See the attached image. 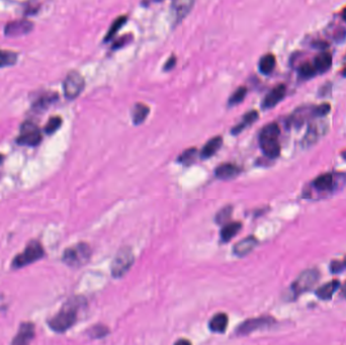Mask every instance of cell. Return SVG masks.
<instances>
[{"label": "cell", "instance_id": "1", "mask_svg": "<svg viewBox=\"0 0 346 345\" xmlns=\"http://www.w3.org/2000/svg\"><path fill=\"white\" fill-rule=\"evenodd\" d=\"M80 305L81 302L79 298H73V300H70L68 303H66L62 307L60 312L50 320L49 325L51 329L56 332L62 333L72 327L76 322L77 312L80 308Z\"/></svg>", "mask_w": 346, "mask_h": 345}, {"label": "cell", "instance_id": "22", "mask_svg": "<svg viewBox=\"0 0 346 345\" xmlns=\"http://www.w3.org/2000/svg\"><path fill=\"white\" fill-rule=\"evenodd\" d=\"M257 119H258V112L256 110H251V111L247 112L243 117L241 123H239L237 126H235L232 129V134L237 135V134L241 133L244 129H246L247 127L252 125Z\"/></svg>", "mask_w": 346, "mask_h": 345}, {"label": "cell", "instance_id": "4", "mask_svg": "<svg viewBox=\"0 0 346 345\" xmlns=\"http://www.w3.org/2000/svg\"><path fill=\"white\" fill-rule=\"evenodd\" d=\"M134 263V254L131 248L123 247L115 255L111 263V274L113 278H122Z\"/></svg>", "mask_w": 346, "mask_h": 345}, {"label": "cell", "instance_id": "15", "mask_svg": "<svg viewBox=\"0 0 346 345\" xmlns=\"http://www.w3.org/2000/svg\"><path fill=\"white\" fill-rule=\"evenodd\" d=\"M240 172H241V169L232 163H224L222 165H219L215 171L216 176L224 180L232 179L238 176Z\"/></svg>", "mask_w": 346, "mask_h": 345}, {"label": "cell", "instance_id": "14", "mask_svg": "<svg viewBox=\"0 0 346 345\" xmlns=\"http://www.w3.org/2000/svg\"><path fill=\"white\" fill-rule=\"evenodd\" d=\"M35 336V327L32 323L21 324L17 335L12 341L13 344H27Z\"/></svg>", "mask_w": 346, "mask_h": 345}, {"label": "cell", "instance_id": "23", "mask_svg": "<svg viewBox=\"0 0 346 345\" xmlns=\"http://www.w3.org/2000/svg\"><path fill=\"white\" fill-rule=\"evenodd\" d=\"M194 3H195V0H175L173 7L176 13V18L178 20L182 19L189 13Z\"/></svg>", "mask_w": 346, "mask_h": 345}, {"label": "cell", "instance_id": "40", "mask_svg": "<svg viewBox=\"0 0 346 345\" xmlns=\"http://www.w3.org/2000/svg\"><path fill=\"white\" fill-rule=\"evenodd\" d=\"M342 18L346 21V7L343 9V11H342Z\"/></svg>", "mask_w": 346, "mask_h": 345}, {"label": "cell", "instance_id": "20", "mask_svg": "<svg viewBox=\"0 0 346 345\" xmlns=\"http://www.w3.org/2000/svg\"><path fill=\"white\" fill-rule=\"evenodd\" d=\"M210 329L216 333H223L226 331L228 326V316L224 313L215 315L210 321Z\"/></svg>", "mask_w": 346, "mask_h": 345}, {"label": "cell", "instance_id": "35", "mask_svg": "<svg viewBox=\"0 0 346 345\" xmlns=\"http://www.w3.org/2000/svg\"><path fill=\"white\" fill-rule=\"evenodd\" d=\"M332 272L336 273V272H341L343 271L344 269H346V257L343 259V260H335L331 263V266H330Z\"/></svg>", "mask_w": 346, "mask_h": 345}, {"label": "cell", "instance_id": "21", "mask_svg": "<svg viewBox=\"0 0 346 345\" xmlns=\"http://www.w3.org/2000/svg\"><path fill=\"white\" fill-rule=\"evenodd\" d=\"M242 228V224L239 222L227 223L221 231V239L223 242H228L229 240L235 237Z\"/></svg>", "mask_w": 346, "mask_h": 345}, {"label": "cell", "instance_id": "11", "mask_svg": "<svg viewBox=\"0 0 346 345\" xmlns=\"http://www.w3.org/2000/svg\"><path fill=\"white\" fill-rule=\"evenodd\" d=\"M316 117V109L315 106H304L297 108L290 118V124L295 127H301L306 121L311 118Z\"/></svg>", "mask_w": 346, "mask_h": 345}, {"label": "cell", "instance_id": "8", "mask_svg": "<svg viewBox=\"0 0 346 345\" xmlns=\"http://www.w3.org/2000/svg\"><path fill=\"white\" fill-rule=\"evenodd\" d=\"M42 140L40 129L33 123L27 122L21 126L20 135L17 138V142L22 145L36 146Z\"/></svg>", "mask_w": 346, "mask_h": 345}, {"label": "cell", "instance_id": "31", "mask_svg": "<svg viewBox=\"0 0 346 345\" xmlns=\"http://www.w3.org/2000/svg\"><path fill=\"white\" fill-rule=\"evenodd\" d=\"M197 154H198V151L196 148H191V149H188L184 151L178 158V161L179 162H181L182 164L184 165H189V164H192L196 157H197Z\"/></svg>", "mask_w": 346, "mask_h": 345}, {"label": "cell", "instance_id": "6", "mask_svg": "<svg viewBox=\"0 0 346 345\" xmlns=\"http://www.w3.org/2000/svg\"><path fill=\"white\" fill-rule=\"evenodd\" d=\"M318 280H319V272L315 269H309L302 272L291 287L293 296H297L309 291L318 282Z\"/></svg>", "mask_w": 346, "mask_h": 345}, {"label": "cell", "instance_id": "9", "mask_svg": "<svg viewBox=\"0 0 346 345\" xmlns=\"http://www.w3.org/2000/svg\"><path fill=\"white\" fill-rule=\"evenodd\" d=\"M273 321L274 320L271 317H259V318L246 320L237 328V333L239 335L249 334L253 331H256L261 328L269 326L271 323H273Z\"/></svg>", "mask_w": 346, "mask_h": 345}, {"label": "cell", "instance_id": "29", "mask_svg": "<svg viewBox=\"0 0 346 345\" xmlns=\"http://www.w3.org/2000/svg\"><path fill=\"white\" fill-rule=\"evenodd\" d=\"M57 99L56 94H45L43 97H41L37 102L35 103V107L38 109L48 107L52 102H54Z\"/></svg>", "mask_w": 346, "mask_h": 345}, {"label": "cell", "instance_id": "39", "mask_svg": "<svg viewBox=\"0 0 346 345\" xmlns=\"http://www.w3.org/2000/svg\"><path fill=\"white\" fill-rule=\"evenodd\" d=\"M341 295L346 298V283L343 285V287L341 289Z\"/></svg>", "mask_w": 346, "mask_h": 345}, {"label": "cell", "instance_id": "34", "mask_svg": "<svg viewBox=\"0 0 346 345\" xmlns=\"http://www.w3.org/2000/svg\"><path fill=\"white\" fill-rule=\"evenodd\" d=\"M62 125V119L60 117H53L49 120L48 124L45 127V132L51 135L55 133Z\"/></svg>", "mask_w": 346, "mask_h": 345}, {"label": "cell", "instance_id": "2", "mask_svg": "<svg viewBox=\"0 0 346 345\" xmlns=\"http://www.w3.org/2000/svg\"><path fill=\"white\" fill-rule=\"evenodd\" d=\"M281 130L278 124L271 123L266 125L260 132L259 143L265 156L270 159L279 157L281 154V145L279 143Z\"/></svg>", "mask_w": 346, "mask_h": 345}, {"label": "cell", "instance_id": "12", "mask_svg": "<svg viewBox=\"0 0 346 345\" xmlns=\"http://www.w3.org/2000/svg\"><path fill=\"white\" fill-rule=\"evenodd\" d=\"M287 93L286 86L284 84H280L278 86H275L270 93L264 98L263 102H262V107L263 108H271L275 106L280 101L283 100Z\"/></svg>", "mask_w": 346, "mask_h": 345}, {"label": "cell", "instance_id": "28", "mask_svg": "<svg viewBox=\"0 0 346 345\" xmlns=\"http://www.w3.org/2000/svg\"><path fill=\"white\" fill-rule=\"evenodd\" d=\"M126 22H127V16H120L115 19L112 22V25L110 26V29L108 30V32L104 38V41L107 42L110 39H112L115 35H117V33L122 29V27L126 24Z\"/></svg>", "mask_w": 346, "mask_h": 345}, {"label": "cell", "instance_id": "43", "mask_svg": "<svg viewBox=\"0 0 346 345\" xmlns=\"http://www.w3.org/2000/svg\"><path fill=\"white\" fill-rule=\"evenodd\" d=\"M341 156H342V157H343V158L346 160V150H345V151H343V152L341 153Z\"/></svg>", "mask_w": 346, "mask_h": 345}, {"label": "cell", "instance_id": "5", "mask_svg": "<svg viewBox=\"0 0 346 345\" xmlns=\"http://www.w3.org/2000/svg\"><path fill=\"white\" fill-rule=\"evenodd\" d=\"M44 256V249L40 242L32 241L25 251L18 254L12 261V266L15 268H19L26 266L30 263H33Z\"/></svg>", "mask_w": 346, "mask_h": 345}, {"label": "cell", "instance_id": "24", "mask_svg": "<svg viewBox=\"0 0 346 345\" xmlns=\"http://www.w3.org/2000/svg\"><path fill=\"white\" fill-rule=\"evenodd\" d=\"M150 109L144 103H137L133 108V122L135 125H141L147 118Z\"/></svg>", "mask_w": 346, "mask_h": 345}, {"label": "cell", "instance_id": "16", "mask_svg": "<svg viewBox=\"0 0 346 345\" xmlns=\"http://www.w3.org/2000/svg\"><path fill=\"white\" fill-rule=\"evenodd\" d=\"M339 282L334 280L331 281L325 285H323L322 287H320L317 291H316V295L317 296L320 298V300H330L332 297V296L335 294V292L338 290L339 288Z\"/></svg>", "mask_w": 346, "mask_h": 345}, {"label": "cell", "instance_id": "37", "mask_svg": "<svg viewBox=\"0 0 346 345\" xmlns=\"http://www.w3.org/2000/svg\"><path fill=\"white\" fill-rule=\"evenodd\" d=\"M130 40H131V36H125V37L121 38L119 41H117V42L114 43V45L112 46V49L122 47V46H124L127 42H130Z\"/></svg>", "mask_w": 346, "mask_h": 345}, {"label": "cell", "instance_id": "38", "mask_svg": "<svg viewBox=\"0 0 346 345\" xmlns=\"http://www.w3.org/2000/svg\"><path fill=\"white\" fill-rule=\"evenodd\" d=\"M175 64H176V58H175L174 56H172V57H170V58L167 60V62L165 63L164 69H165L166 71H169V70H171L172 68H174Z\"/></svg>", "mask_w": 346, "mask_h": 345}, {"label": "cell", "instance_id": "19", "mask_svg": "<svg viewBox=\"0 0 346 345\" xmlns=\"http://www.w3.org/2000/svg\"><path fill=\"white\" fill-rule=\"evenodd\" d=\"M222 143H223L222 137L218 136V137L212 138V139L203 146V148L200 152V157L203 159H207V158L212 157L221 148Z\"/></svg>", "mask_w": 346, "mask_h": 345}, {"label": "cell", "instance_id": "36", "mask_svg": "<svg viewBox=\"0 0 346 345\" xmlns=\"http://www.w3.org/2000/svg\"><path fill=\"white\" fill-rule=\"evenodd\" d=\"M107 333H108L107 328L103 326H98L91 330V336H94L96 338H101L105 336Z\"/></svg>", "mask_w": 346, "mask_h": 345}, {"label": "cell", "instance_id": "27", "mask_svg": "<svg viewBox=\"0 0 346 345\" xmlns=\"http://www.w3.org/2000/svg\"><path fill=\"white\" fill-rule=\"evenodd\" d=\"M17 61V54L12 51L0 50V68L12 66Z\"/></svg>", "mask_w": 346, "mask_h": 345}, {"label": "cell", "instance_id": "42", "mask_svg": "<svg viewBox=\"0 0 346 345\" xmlns=\"http://www.w3.org/2000/svg\"><path fill=\"white\" fill-rule=\"evenodd\" d=\"M3 155H1V154H0V165H1L2 164V162H3Z\"/></svg>", "mask_w": 346, "mask_h": 345}, {"label": "cell", "instance_id": "18", "mask_svg": "<svg viewBox=\"0 0 346 345\" xmlns=\"http://www.w3.org/2000/svg\"><path fill=\"white\" fill-rule=\"evenodd\" d=\"M314 187L320 192L331 191L334 187V176L331 173H325L318 176L314 180Z\"/></svg>", "mask_w": 346, "mask_h": 345}, {"label": "cell", "instance_id": "30", "mask_svg": "<svg viewBox=\"0 0 346 345\" xmlns=\"http://www.w3.org/2000/svg\"><path fill=\"white\" fill-rule=\"evenodd\" d=\"M298 73H299V75H301L304 78H311V77L315 76L318 72H317L316 68L314 66V63L307 62V63L302 64L301 67H299Z\"/></svg>", "mask_w": 346, "mask_h": 345}, {"label": "cell", "instance_id": "17", "mask_svg": "<svg viewBox=\"0 0 346 345\" xmlns=\"http://www.w3.org/2000/svg\"><path fill=\"white\" fill-rule=\"evenodd\" d=\"M313 63L318 73H324L331 68L332 56L328 52H322L315 58Z\"/></svg>", "mask_w": 346, "mask_h": 345}, {"label": "cell", "instance_id": "10", "mask_svg": "<svg viewBox=\"0 0 346 345\" xmlns=\"http://www.w3.org/2000/svg\"><path fill=\"white\" fill-rule=\"evenodd\" d=\"M34 28L33 22L27 19H19L9 22L4 29V34L7 37H20L29 34Z\"/></svg>", "mask_w": 346, "mask_h": 345}, {"label": "cell", "instance_id": "32", "mask_svg": "<svg viewBox=\"0 0 346 345\" xmlns=\"http://www.w3.org/2000/svg\"><path fill=\"white\" fill-rule=\"evenodd\" d=\"M247 95V89L245 87H239L236 89L235 93L230 97L229 99V104L230 105H235L237 103H240L243 101Z\"/></svg>", "mask_w": 346, "mask_h": 345}, {"label": "cell", "instance_id": "33", "mask_svg": "<svg viewBox=\"0 0 346 345\" xmlns=\"http://www.w3.org/2000/svg\"><path fill=\"white\" fill-rule=\"evenodd\" d=\"M232 206H225L222 209L216 216V222L219 225H225L228 223V221L231 219V215H232Z\"/></svg>", "mask_w": 346, "mask_h": 345}, {"label": "cell", "instance_id": "13", "mask_svg": "<svg viewBox=\"0 0 346 345\" xmlns=\"http://www.w3.org/2000/svg\"><path fill=\"white\" fill-rule=\"evenodd\" d=\"M257 244H258V241L254 236H249L247 238L242 239L240 242H238L234 246L233 252L236 256L242 257V256L247 255L248 253H250L253 249L256 247Z\"/></svg>", "mask_w": 346, "mask_h": 345}, {"label": "cell", "instance_id": "41", "mask_svg": "<svg viewBox=\"0 0 346 345\" xmlns=\"http://www.w3.org/2000/svg\"><path fill=\"white\" fill-rule=\"evenodd\" d=\"M341 74H342V76H344V77H346V66L343 68V70H342V72H341Z\"/></svg>", "mask_w": 346, "mask_h": 345}, {"label": "cell", "instance_id": "7", "mask_svg": "<svg viewBox=\"0 0 346 345\" xmlns=\"http://www.w3.org/2000/svg\"><path fill=\"white\" fill-rule=\"evenodd\" d=\"M84 86L85 82L81 74L76 71H72L66 76L64 80V95L68 99H74L80 96Z\"/></svg>", "mask_w": 346, "mask_h": 345}, {"label": "cell", "instance_id": "26", "mask_svg": "<svg viewBox=\"0 0 346 345\" xmlns=\"http://www.w3.org/2000/svg\"><path fill=\"white\" fill-rule=\"evenodd\" d=\"M275 67V57L271 54L264 55L259 61V70L261 73L270 74Z\"/></svg>", "mask_w": 346, "mask_h": 345}, {"label": "cell", "instance_id": "25", "mask_svg": "<svg viewBox=\"0 0 346 345\" xmlns=\"http://www.w3.org/2000/svg\"><path fill=\"white\" fill-rule=\"evenodd\" d=\"M322 135H323L322 127H319L318 125H311L303 140V145L305 147H308L309 145L314 144Z\"/></svg>", "mask_w": 346, "mask_h": 345}, {"label": "cell", "instance_id": "3", "mask_svg": "<svg viewBox=\"0 0 346 345\" xmlns=\"http://www.w3.org/2000/svg\"><path fill=\"white\" fill-rule=\"evenodd\" d=\"M91 249L86 243H78L65 250L63 254V261L72 267H79L84 265L90 258Z\"/></svg>", "mask_w": 346, "mask_h": 345}, {"label": "cell", "instance_id": "44", "mask_svg": "<svg viewBox=\"0 0 346 345\" xmlns=\"http://www.w3.org/2000/svg\"><path fill=\"white\" fill-rule=\"evenodd\" d=\"M157 1H159V0H157Z\"/></svg>", "mask_w": 346, "mask_h": 345}]
</instances>
